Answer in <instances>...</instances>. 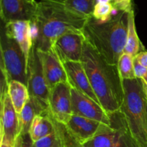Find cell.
Returning <instances> with one entry per match:
<instances>
[{"label":"cell","instance_id":"1","mask_svg":"<svg viewBox=\"0 0 147 147\" xmlns=\"http://www.w3.org/2000/svg\"><path fill=\"white\" fill-rule=\"evenodd\" d=\"M89 19L72 9L65 0H41L31 21L33 45L40 51L51 50L56 38L69 32H83Z\"/></svg>","mask_w":147,"mask_h":147},{"label":"cell","instance_id":"2","mask_svg":"<svg viewBox=\"0 0 147 147\" xmlns=\"http://www.w3.org/2000/svg\"><path fill=\"white\" fill-rule=\"evenodd\" d=\"M81 62L102 107L110 115L120 111L123 91L117 65L107 63L86 40Z\"/></svg>","mask_w":147,"mask_h":147},{"label":"cell","instance_id":"3","mask_svg":"<svg viewBox=\"0 0 147 147\" xmlns=\"http://www.w3.org/2000/svg\"><path fill=\"white\" fill-rule=\"evenodd\" d=\"M129 13L118 11L105 22L90 17L83 29L86 40L109 64L117 65L124 51L129 26Z\"/></svg>","mask_w":147,"mask_h":147},{"label":"cell","instance_id":"4","mask_svg":"<svg viewBox=\"0 0 147 147\" xmlns=\"http://www.w3.org/2000/svg\"><path fill=\"white\" fill-rule=\"evenodd\" d=\"M123 100L119 113L140 147H147V100L141 79L122 80Z\"/></svg>","mask_w":147,"mask_h":147},{"label":"cell","instance_id":"5","mask_svg":"<svg viewBox=\"0 0 147 147\" xmlns=\"http://www.w3.org/2000/svg\"><path fill=\"white\" fill-rule=\"evenodd\" d=\"M1 76L7 83L11 80L22 82L27 86V65L19 45L6 34L4 23L0 30Z\"/></svg>","mask_w":147,"mask_h":147},{"label":"cell","instance_id":"6","mask_svg":"<svg viewBox=\"0 0 147 147\" xmlns=\"http://www.w3.org/2000/svg\"><path fill=\"white\" fill-rule=\"evenodd\" d=\"M1 110H0V142H8L14 146L20 135L19 115L8 93V83L1 76Z\"/></svg>","mask_w":147,"mask_h":147},{"label":"cell","instance_id":"7","mask_svg":"<svg viewBox=\"0 0 147 147\" xmlns=\"http://www.w3.org/2000/svg\"><path fill=\"white\" fill-rule=\"evenodd\" d=\"M27 78V88L30 97L35 98L42 106L49 109L50 88L45 78L38 50L34 45L29 58Z\"/></svg>","mask_w":147,"mask_h":147},{"label":"cell","instance_id":"8","mask_svg":"<svg viewBox=\"0 0 147 147\" xmlns=\"http://www.w3.org/2000/svg\"><path fill=\"white\" fill-rule=\"evenodd\" d=\"M86 37L83 32H69L59 36L52 44L51 50L61 63L81 62Z\"/></svg>","mask_w":147,"mask_h":147},{"label":"cell","instance_id":"9","mask_svg":"<svg viewBox=\"0 0 147 147\" xmlns=\"http://www.w3.org/2000/svg\"><path fill=\"white\" fill-rule=\"evenodd\" d=\"M49 111L57 122L67 124L73 116L71 86L68 83H60L50 89Z\"/></svg>","mask_w":147,"mask_h":147},{"label":"cell","instance_id":"10","mask_svg":"<svg viewBox=\"0 0 147 147\" xmlns=\"http://www.w3.org/2000/svg\"><path fill=\"white\" fill-rule=\"evenodd\" d=\"M73 114L112 126V117L99 103L71 87Z\"/></svg>","mask_w":147,"mask_h":147},{"label":"cell","instance_id":"11","mask_svg":"<svg viewBox=\"0 0 147 147\" xmlns=\"http://www.w3.org/2000/svg\"><path fill=\"white\" fill-rule=\"evenodd\" d=\"M37 4L35 0H0V17L4 24L14 21H32Z\"/></svg>","mask_w":147,"mask_h":147},{"label":"cell","instance_id":"12","mask_svg":"<svg viewBox=\"0 0 147 147\" xmlns=\"http://www.w3.org/2000/svg\"><path fill=\"white\" fill-rule=\"evenodd\" d=\"M65 125L82 144L97 135L113 129V125L109 126L98 121L75 114H73L70 121Z\"/></svg>","mask_w":147,"mask_h":147},{"label":"cell","instance_id":"13","mask_svg":"<svg viewBox=\"0 0 147 147\" xmlns=\"http://www.w3.org/2000/svg\"><path fill=\"white\" fill-rule=\"evenodd\" d=\"M4 26L7 36L19 45L28 65L30 55L34 44L31 21L10 22L7 24L4 23Z\"/></svg>","mask_w":147,"mask_h":147},{"label":"cell","instance_id":"14","mask_svg":"<svg viewBox=\"0 0 147 147\" xmlns=\"http://www.w3.org/2000/svg\"><path fill=\"white\" fill-rule=\"evenodd\" d=\"M62 63L67 74L68 83L70 86L100 104L90 85L82 62L65 61Z\"/></svg>","mask_w":147,"mask_h":147},{"label":"cell","instance_id":"15","mask_svg":"<svg viewBox=\"0 0 147 147\" xmlns=\"http://www.w3.org/2000/svg\"><path fill=\"white\" fill-rule=\"evenodd\" d=\"M38 53L41 59L45 78L50 90L58 83H68L63 63L55 54L52 50L45 52L38 50Z\"/></svg>","mask_w":147,"mask_h":147},{"label":"cell","instance_id":"16","mask_svg":"<svg viewBox=\"0 0 147 147\" xmlns=\"http://www.w3.org/2000/svg\"><path fill=\"white\" fill-rule=\"evenodd\" d=\"M113 129L97 135L83 144L84 147H113L119 139L121 131V119L119 112L111 114Z\"/></svg>","mask_w":147,"mask_h":147},{"label":"cell","instance_id":"17","mask_svg":"<svg viewBox=\"0 0 147 147\" xmlns=\"http://www.w3.org/2000/svg\"><path fill=\"white\" fill-rule=\"evenodd\" d=\"M46 113H50L49 109L42 106L35 98L30 96L21 113L19 115L20 134L30 133L31 125L35 116Z\"/></svg>","mask_w":147,"mask_h":147},{"label":"cell","instance_id":"18","mask_svg":"<svg viewBox=\"0 0 147 147\" xmlns=\"http://www.w3.org/2000/svg\"><path fill=\"white\" fill-rule=\"evenodd\" d=\"M55 121L50 113L37 115L33 120L30 134L33 142H37L55 131Z\"/></svg>","mask_w":147,"mask_h":147},{"label":"cell","instance_id":"19","mask_svg":"<svg viewBox=\"0 0 147 147\" xmlns=\"http://www.w3.org/2000/svg\"><path fill=\"white\" fill-rule=\"evenodd\" d=\"M144 51V47L137 34L135 24L134 9L129 13V26H128L127 37L123 53L130 55L134 57L140 52Z\"/></svg>","mask_w":147,"mask_h":147},{"label":"cell","instance_id":"20","mask_svg":"<svg viewBox=\"0 0 147 147\" xmlns=\"http://www.w3.org/2000/svg\"><path fill=\"white\" fill-rule=\"evenodd\" d=\"M8 93L17 114L20 115L30 98L28 88L22 82L11 80L8 83Z\"/></svg>","mask_w":147,"mask_h":147},{"label":"cell","instance_id":"21","mask_svg":"<svg viewBox=\"0 0 147 147\" xmlns=\"http://www.w3.org/2000/svg\"><path fill=\"white\" fill-rule=\"evenodd\" d=\"M134 59L131 55L124 53L119 57L117 67L121 80L137 79L135 76Z\"/></svg>","mask_w":147,"mask_h":147},{"label":"cell","instance_id":"22","mask_svg":"<svg viewBox=\"0 0 147 147\" xmlns=\"http://www.w3.org/2000/svg\"><path fill=\"white\" fill-rule=\"evenodd\" d=\"M117 11L111 2L96 3L92 14V17L97 21L105 22L110 20Z\"/></svg>","mask_w":147,"mask_h":147},{"label":"cell","instance_id":"23","mask_svg":"<svg viewBox=\"0 0 147 147\" xmlns=\"http://www.w3.org/2000/svg\"><path fill=\"white\" fill-rule=\"evenodd\" d=\"M65 2L72 9L89 17H92L96 5V0H65Z\"/></svg>","mask_w":147,"mask_h":147},{"label":"cell","instance_id":"24","mask_svg":"<svg viewBox=\"0 0 147 147\" xmlns=\"http://www.w3.org/2000/svg\"><path fill=\"white\" fill-rule=\"evenodd\" d=\"M56 126L60 133L63 147H84L83 145L73 136L67 126L55 121Z\"/></svg>","mask_w":147,"mask_h":147},{"label":"cell","instance_id":"25","mask_svg":"<svg viewBox=\"0 0 147 147\" xmlns=\"http://www.w3.org/2000/svg\"><path fill=\"white\" fill-rule=\"evenodd\" d=\"M34 147H63L61 137L57 126L55 131L37 142H34Z\"/></svg>","mask_w":147,"mask_h":147},{"label":"cell","instance_id":"26","mask_svg":"<svg viewBox=\"0 0 147 147\" xmlns=\"http://www.w3.org/2000/svg\"><path fill=\"white\" fill-rule=\"evenodd\" d=\"M120 116L121 119V131L119 139L113 147H140L135 142L134 139L131 137L129 131L127 130V128L121 113Z\"/></svg>","mask_w":147,"mask_h":147},{"label":"cell","instance_id":"27","mask_svg":"<svg viewBox=\"0 0 147 147\" xmlns=\"http://www.w3.org/2000/svg\"><path fill=\"white\" fill-rule=\"evenodd\" d=\"M111 3L117 11L129 12L134 9L132 0H113Z\"/></svg>","mask_w":147,"mask_h":147},{"label":"cell","instance_id":"28","mask_svg":"<svg viewBox=\"0 0 147 147\" xmlns=\"http://www.w3.org/2000/svg\"><path fill=\"white\" fill-rule=\"evenodd\" d=\"M135 76L137 79H143L147 75V68L141 65L136 59H134Z\"/></svg>","mask_w":147,"mask_h":147},{"label":"cell","instance_id":"29","mask_svg":"<svg viewBox=\"0 0 147 147\" xmlns=\"http://www.w3.org/2000/svg\"><path fill=\"white\" fill-rule=\"evenodd\" d=\"M22 138L21 146L20 147H34V142L32 139L30 133L24 134H20Z\"/></svg>","mask_w":147,"mask_h":147},{"label":"cell","instance_id":"30","mask_svg":"<svg viewBox=\"0 0 147 147\" xmlns=\"http://www.w3.org/2000/svg\"><path fill=\"white\" fill-rule=\"evenodd\" d=\"M134 58L136 59L141 65H142L144 66L146 68H147V51L144 50V51L140 52L139 54H137L135 56Z\"/></svg>","mask_w":147,"mask_h":147},{"label":"cell","instance_id":"31","mask_svg":"<svg viewBox=\"0 0 147 147\" xmlns=\"http://www.w3.org/2000/svg\"><path fill=\"white\" fill-rule=\"evenodd\" d=\"M21 142H22V138H21V135H19L17 136V139L15 141V144H14V147H20L21 146Z\"/></svg>","mask_w":147,"mask_h":147},{"label":"cell","instance_id":"32","mask_svg":"<svg viewBox=\"0 0 147 147\" xmlns=\"http://www.w3.org/2000/svg\"><path fill=\"white\" fill-rule=\"evenodd\" d=\"M14 146L10 144H9L8 142H0V147H14Z\"/></svg>","mask_w":147,"mask_h":147},{"label":"cell","instance_id":"33","mask_svg":"<svg viewBox=\"0 0 147 147\" xmlns=\"http://www.w3.org/2000/svg\"><path fill=\"white\" fill-rule=\"evenodd\" d=\"M142 85H143V89H144V92L145 93V96H146V100H147V86L145 85V83H144L143 81L142 80Z\"/></svg>","mask_w":147,"mask_h":147},{"label":"cell","instance_id":"34","mask_svg":"<svg viewBox=\"0 0 147 147\" xmlns=\"http://www.w3.org/2000/svg\"><path fill=\"white\" fill-rule=\"evenodd\" d=\"M112 0H96V3H100V2H103V3H109L111 2Z\"/></svg>","mask_w":147,"mask_h":147},{"label":"cell","instance_id":"35","mask_svg":"<svg viewBox=\"0 0 147 147\" xmlns=\"http://www.w3.org/2000/svg\"><path fill=\"white\" fill-rule=\"evenodd\" d=\"M141 80H142V81H143L144 83H145V85H146V86H147V75H146V76H145L144 78L143 79H141Z\"/></svg>","mask_w":147,"mask_h":147},{"label":"cell","instance_id":"36","mask_svg":"<svg viewBox=\"0 0 147 147\" xmlns=\"http://www.w3.org/2000/svg\"><path fill=\"white\" fill-rule=\"evenodd\" d=\"M112 1H113V0H112Z\"/></svg>","mask_w":147,"mask_h":147}]
</instances>
